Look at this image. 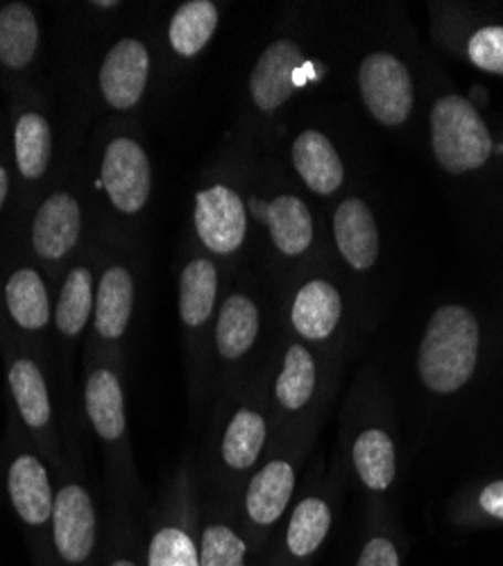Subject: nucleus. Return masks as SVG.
<instances>
[{"label":"nucleus","mask_w":503,"mask_h":566,"mask_svg":"<svg viewBox=\"0 0 503 566\" xmlns=\"http://www.w3.org/2000/svg\"><path fill=\"white\" fill-rule=\"evenodd\" d=\"M481 332L474 313L465 306L438 308L420 345L418 369L425 386L436 395L459 392L470 384L479 360Z\"/></svg>","instance_id":"f257e3e1"},{"label":"nucleus","mask_w":503,"mask_h":566,"mask_svg":"<svg viewBox=\"0 0 503 566\" xmlns=\"http://www.w3.org/2000/svg\"><path fill=\"white\" fill-rule=\"evenodd\" d=\"M431 146L444 170L461 175L476 170L488 161L492 138L470 101L444 96L431 112Z\"/></svg>","instance_id":"f03ea898"},{"label":"nucleus","mask_w":503,"mask_h":566,"mask_svg":"<svg viewBox=\"0 0 503 566\" xmlns=\"http://www.w3.org/2000/svg\"><path fill=\"white\" fill-rule=\"evenodd\" d=\"M53 566H98V516L88 490L66 483L53 503Z\"/></svg>","instance_id":"7ed1b4c3"},{"label":"nucleus","mask_w":503,"mask_h":566,"mask_svg":"<svg viewBox=\"0 0 503 566\" xmlns=\"http://www.w3.org/2000/svg\"><path fill=\"white\" fill-rule=\"evenodd\" d=\"M358 86L365 107L384 125H401L413 109V82L395 55L375 53L365 57Z\"/></svg>","instance_id":"20e7f679"},{"label":"nucleus","mask_w":503,"mask_h":566,"mask_svg":"<svg viewBox=\"0 0 503 566\" xmlns=\"http://www.w3.org/2000/svg\"><path fill=\"white\" fill-rule=\"evenodd\" d=\"M103 184L123 213L142 211L150 198L153 172L144 148L132 138H114L103 157Z\"/></svg>","instance_id":"39448f33"},{"label":"nucleus","mask_w":503,"mask_h":566,"mask_svg":"<svg viewBox=\"0 0 503 566\" xmlns=\"http://www.w3.org/2000/svg\"><path fill=\"white\" fill-rule=\"evenodd\" d=\"M196 227L202 243L216 254H232L241 248L248 229L245 207L227 186H213L196 198Z\"/></svg>","instance_id":"423d86ee"},{"label":"nucleus","mask_w":503,"mask_h":566,"mask_svg":"<svg viewBox=\"0 0 503 566\" xmlns=\"http://www.w3.org/2000/svg\"><path fill=\"white\" fill-rule=\"evenodd\" d=\"M150 71L146 45L136 39H120L107 53L101 69V88L105 101L120 112L142 101Z\"/></svg>","instance_id":"0eeeda50"},{"label":"nucleus","mask_w":503,"mask_h":566,"mask_svg":"<svg viewBox=\"0 0 503 566\" xmlns=\"http://www.w3.org/2000/svg\"><path fill=\"white\" fill-rule=\"evenodd\" d=\"M304 64L297 43L282 39L270 43L250 77L252 101L263 112L280 109L300 84L297 71Z\"/></svg>","instance_id":"6e6552de"},{"label":"nucleus","mask_w":503,"mask_h":566,"mask_svg":"<svg viewBox=\"0 0 503 566\" xmlns=\"http://www.w3.org/2000/svg\"><path fill=\"white\" fill-rule=\"evenodd\" d=\"M8 492L14 512L28 528L41 533L45 526H51L55 494L49 471L39 458L23 453L12 460L8 471Z\"/></svg>","instance_id":"1a4fd4ad"},{"label":"nucleus","mask_w":503,"mask_h":566,"mask_svg":"<svg viewBox=\"0 0 503 566\" xmlns=\"http://www.w3.org/2000/svg\"><path fill=\"white\" fill-rule=\"evenodd\" d=\"M295 492V469L289 460H270L252 476L245 492V512L254 528L270 531L286 514Z\"/></svg>","instance_id":"9d476101"},{"label":"nucleus","mask_w":503,"mask_h":566,"mask_svg":"<svg viewBox=\"0 0 503 566\" xmlns=\"http://www.w3.org/2000/svg\"><path fill=\"white\" fill-rule=\"evenodd\" d=\"M80 205L69 193H55L45 200L34 218L32 243L39 256L57 261L80 239Z\"/></svg>","instance_id":"9b49d317"},{"label":"nucleus","mask_w":503,"mask_h":566,"mask_svg":"<svg viewBox=\"0 0 503 566\" xmlns=\"http://www.w3.org/2000/svg\"><path fill=\"white\" fill-rule=\"evenodd\" d=\"M336 243L345 261L356 270H368L379 256V231L370 207L349 198L334 216Z\"/></svg>","instance_id":"f8f14e48"},{"label":"nucleus","mask_w":503,"mask_h":566,"mask_svg":"<svg viewBox=\"0 0 503 566\" xmlns=\"http://www.w3.org/2000/svg\"><path fill=\"white\" fill-rule=\"evenodd\" d=\"M293 164L313 193L329 196L338 191L345 170L332 140L315 129L302 132L293 144Z\"/></svg>","instance_id":"ddd939ff"},{"label":"nucleus","mask_w":503,"mask_h":566,"mask_svg":"<svg viewBox=\"0 0 503 566\" xmlns=\"http://www.w3.org/2000/svg\"><path fill=\"white\" fill-rule=\"evenodd\" d=\"M84 406L101 440L120 442L125 438V397L114 369L101 367L88 374Z\"/></svg>","instance_id":"4468645a"},{"label":"nucleus","mask_w":503,"mask_h":566,"mask_svg":"<svg viewBox=\"0 0 503 566\" xmlns=\"http://www.w3.org/2000/svg\"><path fill=\"white\" fill-rule=\"evenodd\" d=\"M343 315L338 291L327 281H308L297 293L291 319L295 332L306 340H325L334 334Z\"/></svg>","instance_id":"2eb2a0df"},{"label":"nucleus","mask_w":503,"mask_h":566,"mask_svg":"<svg viewBox=\"0 0 503 566\" xmlns=\"http://www.w3.org/2000/svg\"><path fill=\"white\" fill-rule=\"evenodd\" d=\"M134 308V281L125 268H109L101 279L96 295V334L103 340H118L125 336Z\"/></svg>","instance_id":"dca6fc26"},{"label":"nucleus","mask_w":503,"mask_h":566,"mask_svg":"<svg viewBox=\"0 0 503 566\" xmlns=\"http://www.w3.org/2000/svg\"><path fill=\"white\" fill-rule=\"evenodd\" d=\"M259 336V311L245 295L227 297L218 324H216V349L227 360L243 358Z\"/></svg>","instance_id":"f3484780"},{"label":"nucleus","mask_w":503,"mask_h":566,"mask_svg":"<svg viewBox=\"0 0 503 566\" xmlns=\"http://www.w3.org/2000/svg\"><path fill=\"white\" fill-rule=\"evenodd\" d=\"M329 531L332 507L327 505V501L317 496L302 499L289 518V528L284 537L289 557H293L295 562H306L325 544Z\"/></svg>","instance_id":"a211bd4d"},{"label":"nucleus","mask_w":503,"mask_h":566,"mask_svg":"<svg viewBox=\"0 0 503 566\" xmlns=\"http://www.w3.org/2000/svg\"><path fill=\"white\" fill-rule=\"evenodd\" d=\"M354 467L363 485L373 492H386L397 474L395 444L381 429L363 431L354 442Z\"/></svg>","instance_id":"6ab92c4d"},{"label":"nucleus","mask_w":503,"mask_h":566,"mask_svg":"<svg viewBox=\"0 0 503 566\" xmlns=\"http://www.w3.org/2000/svg\"><path fill=\"white\" fill-rule=\"evenodd\" d=\"M10 388L23 421L32 431H41L53 419L49 386H45L39 365L30 358H19L10 367Z\"/></svg>","instance_id":"aec40b11"},{"label":"nucleus","mask_w":503,"mask_h":566,"mask_svg":"<svg viewBox=\"0 0 503 566\" xmlns=\"http://www.w3.org/2000/svg\"><path fill=\"white\" fill-rule=\"evenodd\" d=\"M268 438V423L261 412L241 408L230 419L222 438V460L234 471H248L256 464Z\"/></svg>","instance_id":"412c9836"},{"label":"nucleus","mask_w":503,"mask_h":566,"mask_svg":"<svg viewBox=\"0 0 503 566\" xmlns=\"http://www.w3.org/2000/svg\"><path fill=\"white\" fill-rule=\"evenodd\" d=\"M272 243L286 256L306 252L313 241V220L306 205L295 196H280L268 207Z\"/></svg>","instance_id":"4be33fe9"},{"label":"nucleus","mask_w":503,"mask_h":566,"mask_svg":"<svg viewBox=\"0 0 503 566\" xmlns=\"http://www.w3.org/2000/svg\"><path fill=\"white\" fill-rule=\"evenodd\" d=\"M218 272L207 259L191 261L179 279V315L191 328L202 326L216 306Z\"/></svg>","instance_id":"5701e85b"},{"label":"nucleus","mask_w":503,"mask_h":566,"mask_svg":"<svg viewBox=\"0 0 503 566\" xmlns=\"http://www.w3.org/2000/svg\"><path fill=\"white\" fill-rule=\"evenodd\" d=\"M10 315L25 332H39L51 322V302L41 276L34 270H19L6 286Z\"/></svg>","instance_id":"b1692460"},{"label":"nucleus","mask_w":503,"mask_h":566,"mask_svg":"<svg viewBox=\"0 0 503 566\" xmlns=\"http://www.w3.org/2000/svg\"><path fill=\"white\" fill-rule=\"evenodd\" d=\"M218 25V10L209 0H191L181 6L168 28L170 45L181 57L198 55Z\"/></svg>","instance_id":"393cba45"},{"label":"nucleus","mask_w":503,"mask_h":566,"mask_svg":"<svg viewBox=\"0 0 503 566\" xmlns=\"http://www.w3.org/2000/svg\"><path fill=\"white\" fill-rule=\"evenodd\" d=\"M39 41L34 14L21 6L0 10V62L10 69H23L32 62Z\"/></svg>","instance_id":"a878e982"},{"label":"nucleus","mask_w":503,"mask_h":566,"mask_svg":"<svg viewBox=\"0 0 503 566\" xmlns=\"http://www.w3.org/2000/svg\"><path fill=\"white\" fill-rule=\"evenodd\" d=\"M317 367L311 352L302 345H293L284 356V367L274 384V397L280 406L295 412L302 410L315 392Z\"/></svg>","instance_id":"bb28decb"},{"label":"nucleus","mask_w":503,"mask_h":566,"mask_svg":"<svg viewBox=\"0 0 503 566\" xmlns=\"http://www.w3.org/2000/svg\"><path fill=\"white\" fill-rule=\"evenodd\" d=\"M14 148H17V164L23 177L36 179L45 172L51 161L53 148V134L51 125L39 114H25L17 123L14 129Z\"/></svg>","instance_id":"cd10ccee"},{"label":"nucleus","mask_w":503,"mask_h":566,"mask_svg":"<svg viewBox=\"0 0 503 566\" xmlns=\"http://www.w3.org/2000/svg\"><path fill=\"white\" fill-rule=\"evenodd\" d=\"M94 308V293H91V272L86 268H75L64 281V289L55 311V324L60 334L75 338L88 322Z\"/></svg>","instance_id":"c85d7f7f"},{"label":"nucleus","mask_w":503,"mask_h":566,"mask_svg":"<svg viewBox=\"0 0 503 566\" xmlns=\"http://www.w3.org/2000/svg\"><path fill=\"white\" fill-rule=\"evenodd\" d=\"M146 566H200L196 537L177 524L159 526L148 542Z\"/></svg>","instance_id":"c756f323"},{"label":"nucleus","mask_w":503,"mask_h":566,"mask_svg":"<svg viewBox=\"0 0 503 566\" xmlns=\"http://www.w3.org/2000/svg\"><path fill=\"white\" fill-rule=\"evenodd\" d=\"M200 566H248V542L227 524H207L200 535Z\"/></svg>","instance_id":"7c9ffc66"},{"label":"nucleus","mask_w":503,"mask_h":566,"mask_svg":"<svg viewBox=\"0 0 503 566\" xmlns=\"http://www.w3.org/2000/svg\"><path fill=\"white\" fill-rule=\"evenodd\" d=\"M468 55L474 66L503 75V28L485 25L468 43Z\"/></svg>","instance_id":"2f4dec72"},{"label":"nucleus","mask_w":503,"mask_h":566,"mask_svg":"<svg viewBox=\"0 0 503 566\" xmlns=\"http://www.w3.org/2000/svg\"><path fill=\"white\" fill-rule=\"evenodd\" d=\"M356 566H401L397 546L386 537H373L363 546Z\"/></svg>","instance_id":"473e14b6"},{"label":"nucleus","mask_w":503,"mask_h":566,"mask_svg":"<svg viewBox=\"0 0 503 566\" xmlns=\"http://www.w3.org/2000/svg\"><path fill=\"white\" fill-rule=\"evenodd\" d=\"M479 503H481L483 512H488L490 516L501 518V522H503V481L490 483V485L481 492Z\"/></svg>","instance_id":"72a5a7b5"},{"label":"nucleus","mask_w":503,"mask_h":566,"mask_svg":"<svg viewBox=\"0 0 503 566\" xmlns=\"http://www.w3.org/2000/svg\"><path fill=\"white\" fill-rule=\"evenodd\" d=\"M105 566H146L132 551H114Z\"/></svg>","instance_id":"f704fd0d"},{"label":"nucleus","mask_w":503,"mask_h":566,"mask_svg":"<svg viewBox=\"0 0 503 566\" xmlns=\"http://www.w3.org/2000/svg\"><path fill=\"white\" fill-rule=\"evenodd\" d=\"M8 188H10V179H8V172L0 168V207H3L6 198H8Z\"/></svg>","instance_id":"c9c22d12"}]
</instances>
